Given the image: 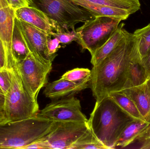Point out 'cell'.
<instances>
[{
    "label": "cell",
    "mask_w": 150,
    "mask_h": 149,
    "mask_svg": "<svg viewBox=\"0 0 150 149\" xmlns=\"http://www.w3.org/2000/svg\"><path fill=\"white\" fill-rule=\"evenodd\" d=\"M138 54L137 38L125 30L123 38L115 49L91 70L90 87L96 101L123 88L129 64Z\"/></svg>",
    "instance_id": "1"
},
{
    "label": "cell",
    "mask_w": 150,
    "mask_h": 149,
    "mask_svg": "<svg viewBox=\"0 0 150 149\" xmlns=\"http://www.w3.org/2000/svg\"><path fill=\"white\" fill-rule=\"evenodd\" d=\"M56 122L37 115L22 120L0 122V149H23L48 134Z\"/></svg>",
    "instance_id": "3"
},
{
    "label": "cell",
    "mask_w": 150,
    "mask_h": 149,
    "mask_svg": "<svg viewBox=\"0 0 150 149\" xmlns=\"http://www.w3.org/2000/svg\"><path fill=\"white\" fill-rule=\"evenodd\" d=\"M8 70L10 74L11 85L5 94L3 111L6 120L16 121L36 116L40 111L38 100L33 99L25 88L18 64Z\"/></svg>",
    "instance_id": "4"
},
{
    "label": "cell",
    "mask_w": 150,
    "mask_h": 149,
    "mask_svg": "<svg viewBox=\"0 0 150 149\" xmlns=\"http://www.w3.org/2000/svg\"><path fill=\"white\" fill-rule=\"evenodd\" d=\"M42 138L38 141H35L32 143L24 147L23 149H48L47 144L46 143L44 138Z\"/></svg>",
    "instance_id": "29"
},
{
    "label": "cell",
    "mask_w": 150,
    "mask_h": 149,
    "mask_svg": "<svg viewBox=\"0 0 150 149\" xmlns=\"http://www.w3.org/2000/svg\"><path fill=\"white\" fill-rule=\"evenodd\" d=\"M15 20V10L10 5L0 9V38L5 52V64L4 68L6 69L18 63L14 57L12 50Z\"/></svg>",
    "instance_id": "11"
},
{
    "label": "cell",
    "mask_w": 150,
    "mask_h": 149,
    "mask_svg": "<svg viewBox=\"0 0 150 149\" xmlns=\"http://www.w3.org/2000/svg\"><path fill=\"white\" fill-rule=\"evenodd\" d=\"M146 81L145 71L142 64L140 54L135 57L130 61L127 72V80L124 87L137 86ZM122 88V89H123Z\"/></svg>",
    "instance_id": "18"
},
{
    "label": "cell",
    "mask_w": 150,
    "mask_h": 149,
    "mask_svg": "<svg viewBox=\"0 0 150 149\" xmlns=\"http://www.w3.org/2000/svg\"><path fill=\"white\" fill-rule=\"evenodd\" d=\"M93 3L104 4L129 11L131 14L141 9L140 0H84Z\"/></svg>",
    "instance_id": "22"
},
{
    "label": "cell",
    "mask_w": 150,
    "mask_h": 149,
    "mask_svg": "<svg viewBox=\"0 0 150 149\" xmlns=\"http://www.w3.org/2000/svg\"><path fill=\"white\" fill-rule=\"evenodd\" d=\"M77 5L90 11L94 17L106 16L120 19L126 20L132 15L127 10L114 8L104 4L93 3L84 0H71Z\"/></svg>",
    "instance_id": "16"
},
{
    "label": "cell",
    "mask_w": 150,
    "mask_h": 149,
    "mask_svg": "<svg viewBox=\"0 0 150 149\" xmlns=\"http://www.w3.org/2000/svg\"><path fill=\"white\" fill-rule=\"evenodd\" d=\"M15 19L21 29L29 52L44 64L52 66L57 56H51L47 50V43L48 36L51 35L28 23Z\"/></svg>",
    "instance_id": "10"
},
{
    "label": "cell",
    "mask_w": 150,
    "mask_h": 149,
    "mask_svg": "<svg viewBox=\"0 0 150 149\" xmlns=\"http://www.w3.org/2000/svg\"><path fill=\"white\" fill-rule=\"evenodd\" d=\"M133 120L108 96L96 101L87 123L89 128L108 149H114L123 129Z\"/></svg>",
    "instance_id": "2"
},
{
    "label": "cell",
    "mask_w": 150,
    "mask_h": 149,
    "mask_svg": "<svg viewBox=\"0 0 150 149\" xmlns=\"http://www.w3.org/2000/svg\"><path fill=\"white\" fill-rule=\"evenodd\" d=\"M7 120L5 115H4V112L2 110H0V122H3Z\"/></svg>",
    "instance_id": "35"
},
{
    "label": "cell",
    "mask_w": 150,
    "mask_h": 149,
    "mask_svg": "<svg viewBox=\"0 0 150 149\" xmlns=\"http://www.w3.org/2000/svg\"><path fill=\"white\" fill-rule=\"evenodd\" d=\"M18 68L26 91L33 99L38 100L40 91L48 83L52 66L42 64L29 52L27 56L18 62Z\"/></svg>",
    "instance_id": "7"
},
{
    "label": "cell",
    "mask_w": 150,
    "mask_h": 149,
    "mask_svg": "<svg viewBox=\"0 0 150 149\" xmlns=\"http://www.w3.org/2000/svg\"><path fill=\"white\" fill-rule=\"evenodd\" d=\"M108 149L90 128L73 144L71 149Z\"/></svg>",
    "instance_id": "21"
},
{
    "label": "cell",
    "mask_w": 150,
    "mask_h": 149,
    "mask_svg": "<svg viewBox=\"0 0 150 149\" xmlns=\"http://www.w3.org/2000/svg\"><path fill=\"white\" fill-rule=\"evenodd\" d=\"M15 18L28 23L52 35L55 29L46 14L36 6L22 7L15 10Z\"/></svg>",
    "instance_id": "12"
},
{
    "label": "cell",
    "mask_w": 150,
    "mask_h": 149,
    "mask_svg": "<svg viewBox=\"0 0 150 149\" xmlns=\"http://www.w3.org/2000/svg\"><path fill=\"white\" fill-rule=\"evenodd\" d=\"M9 1L14 10L22 7L36 6L33 0H9Z\"/></svg>",
    "instance_id": "28"
},
{
    "label": "cell",
    "mask_w": 150,
    "mask_h": 149,
    "mask_svg": "<svg viewBox=\"0 0 150 149\" xmlns=\"http://www.w3.org/2000/svg\"><path fill=\"white\" fill-rule=\"evenodd\" d=\"M5 94L0 87V110L3 111L4 107Z\"/></svg>",
    "instance_id": "32"
},
{
    "label": "cell",
    "mask_w": 150,
    "mask_h": 149,
    "mask_svg": "<svg viewBox=\"0 0 150 149\" xmlns=\"http://www.w3.org/2000/svg\"><path fill=\"white\" fill-rule=\"evenodd\" d=\"M9 0H0V9L10 6Z\"/></svg>",
    "instance_id": "34"
},
{
    "label": "cell",
    "mask_w": 150,
    "mask_h": 149,
    "mask_svg": "<svg viewBox=\"0 0 150 149\" xmlns=\"http://www.w3.org/2000/svg\"><path fill=\"white\" fill-rule=\"evenodd\" d=\"M142 64L144 69L146 80L150 76V51L149 53L142 59Z\"/></svg>",
    "instance_id": "30"
},
{
    "label": "cell",
    "mask_w": 150,
    "mask_h": 149,
    "mask_svg": "<svg viewBox=\"0 0 150 149\" xmlns=\"http://www.w3.org/2000/svg\"><path fill=\"white\" fill-rule=\"evenodd\" d=\"M37 115L54 122H87L80 101L74 96L56 99L47 105Z\"/></svg>",
    "instance_id": "8"
},
{
    "label": "cell",
    "mask_w": 150,
    "mask_h": 149,
    "mask_svg": "<svg viewBox=\"0 0 150 149\" xmlns=\"http://www.w3.org/2000/svg\"><path fill=\"white\" fill-rule=\"evenodd\" d=\"M11 85L9 71L5 68H0V87L4 93H7Z\"/></svg>",
    "instance_id": "26"
},
{
    "label": "cell",
    "mask_w": 150,
    "mask_h": 149,
    "mask_svg": "<svg viewBox=\"0 0 150 149\" xmlns=\"http://www.w3.org/2000/svg\"><path fill=\"white\" fill-rule=\"evenodd\" d=\"M89 128L87 122H56L53 129L43 137L49 149H71Z\"/></svg>",
    "instance_id": "9"
},
{
    "label": "cell",
    "mask_w": 150,
    "mask_h": 149,
    "mask_svg": "<svg viewBox=\"0 0 150 149\" xmlns=\"http://www.w3.org/2000/svg\"><path fill=\"white\" fill-rule=\"evenodd\" d=\"M52 36L50 35L48 36L47 43L48 53L51 56H57L56 53L59 49L61 47L59 41L56 38H52Z\"/></svg>",
    "instance_id": "27"
},
{
    "label": "cell",
    "mask_w": 150,
    "mask_h": 149,
    "mask_svg": "<svg viewBox=\"0 0 150 149\" xmlns=\"http://www.w3.org/2000/svg\"><path fill=\"white\" fill-rule=\"evenodd\" d=\"M124 25L123 23L120 24L109 39L92 56L91 63L93 66L98 65L115 49L124 36L126 30Z\"/></svg>",
    "instance_id": "17"
},
{
    "label": "cell",
    "mask_w": 150,
    "mask_h": 149,
    "mask_svg": "<svg viewBox=\"0 0 150 149\" xmlns=\"http://www.w3.org/2000/svg\"><path fill=\"white\" fill-rule=\"evenodd\" d=\"M89 87H90V81L76 83L61 78L47 84L43 93L47 98L59 99L70 97Z\"/></svg>",
    "instance_id": "13"
},
{
    "label": "cell",
    "mask_w": 150,
    "mask_h": 149,
    "mask_svg": "<svg viewBox=\"0 0 150 149\" xmlns=\"http://www.w3.org/2000/svg\"><path fill=\"white\" fill-rule=\"evenodd\" d=\"M120 91L133 101L144 120L150 122V97L146 81L137 86L124 87Z\"/></svg>",
    "instance_id": "14"
},
{
    "label": "cell",
    "mask_w": 150,
    "mask_h": 149,
    "mask_svg": "<svg viewBox=\"0 0 150 149\" xmlns=\"http://www.w3.org/2000/svg\"><path fill=\"white\" fill-rule=\"evenodd\" d=\"M12 46L14 57L18 63L24 59L29 53L21 29L16 19L12 36Z\"/></svg>",
    "instance_id": "20"
},
{
    "label": "cell",
    "mask_w": 150,
    "mask_h": 149,
    "mask_svg": "<svg viewBox=\"0 0 150 149\" xmlns=\"http://www.w3.org/2000/svg\"><path fill=\"white\" fill-rule=\"evenodd\" d=\"M0 68H1V66H0Z\"/></svg>",
    "instance_id": "37"
},
{
    "label": "cell",
    "mask_w": 150,
    "mask_h": 149,
    "mask_svg": "<svg viewBox=\"0 0 150 149\" xmlns=\"http://www.w3.org/2000/svg\"><path fill=\"white\" fill-rule=\"evenodd\" d=\"M52 36L53 37L56 38L59 41L60 43L67 44L73 41L77 40V34L75 29L72 31L65 32H53Z\"/></svg>",
    "instance_id": "25"
},
{
    "label": "cell",
    "mask_w": 150,
    "mask_h": 149,
    "mask_svg": "<svg viewBox=\"0 0 150 149\" xmlns=\"http://www.w3.org/2000/svg\"><path fill=\"white\" fill-rule=\"evenodd\" d=\"M110 17L97 16L86 20L76 29V42L83 50H87L91 56L109 39L121 22Z\"/></svg>",
    "instance_id": "6"
},
{
    "label": "cell",
    "mask_w": 150,
    "mask_h": 149,
    "mask_svg": "<svg viewBox=\"0 0 150 149\" xmlns=\"http://www.w3.org/2000/svg\"><path fill=\"white\" fill-rule=\"evenodd\" d=\"M110 96L122 110L133 120H145L133 101L120 91L113 92Z\"/></svg>",
    "instance_id": "19"
},
{
    "label": "cell",
    "mask_w": 150,
    "mask_h": 149,
    "mask_svg": "<svg viewBox=\"0 0 150 149\" xmlns=\"http://www.w3.org/2000/svg\"><path fill=\"white\" fill-rule=\"evenodd\" d=\"M91 71L88 68H76L68 71L61 77V78L76 83L91 81Z\"/></svg>",
    "instance_id": "24"
},
{
    "label": "cell",
    "mask_w": 150,
    "mask_h": 149,
    "mask_svg": "<svg viewBox=\"0 0 150 149\" xmlns=\"http://www.w3.org/2000/svg\"><path fill=\"white\" fill-rule=\"evenodd\" d=\"M146 140H150V127L146 131V132L139 138L138 141H140Z\"/></svg>",
    "instance_id": "33"
},
{
    "label": "cell",
    "mask_w": 150,
    "mask_h": 149,
    "mask_svg": "<svg viewBox=\"0 0 150 149\" xmlns=\"http://www.w3.org/2000/svg\"><path fill=\"white\" fill-rule=\"evenodd\" d=\"M133 34L138 39V51L142 59L150 51V23L136 30Z\"/></svg>",
    "instance_id": "23"
},
{
    "label": "cell",
    "mask_w": 150,
    "mask_h": 149,
    "mask_svg": "<svg viewBox=\"0 0 150 149\" xmlns=\"http://www.w3.org/2000/svg\"><path fill=\"white\" fill-rule=\"evenodd\" d=\"M5 56L4 48L0 38V66L1 68H4L5 66Z\"/></svg>",
    "instance_id": "31"
},
{
    "label": "cell",
    "mask_w": 150,
    "mask_h": 149,
    "mask_svg": "<svg viewBox=\"0 0 150 149\" xmlns=\"http://www.w3.org/2000/svg\"><path fill=\"white\" fill-rule=\"evenodd\" d=\"M39 6L52 22L55 32L70 31L76 24L95 17L71 0H38Z\"/></svg>",
    "instance_id": "5"
},
{
    "label": "cell",
    "mask_w": 150,
    "mask_h": 149,
    "mask_svg": "<svg viewBox=\"0 0 150 149\" xmlns=\"http://www.w3.org/2000/svg\"><path fill=\"white\" fill-rule=\"evenodd\" d=\"M146 84H147V88H148V92H149V94L150 97V76L149 77L146 81Z\"/></svg>",
    "instance_id": "36"
},
{
    "label": "cell",
    "mask_w": 150,
    "mask_h": 149,
    "mask_svg": "<svg viewBox=\"0 0 150 149\" xmlns=\"http://www.w3.org/2000/svg\"><path fill=\"white\" fill-rule=\"evenodd\" d=\"M150 127V122L133 120L129 121L122 130L115 144L116 148H126L138 141Z\"/></svg>",
    "instance_id": "15"
}]
</instances>
